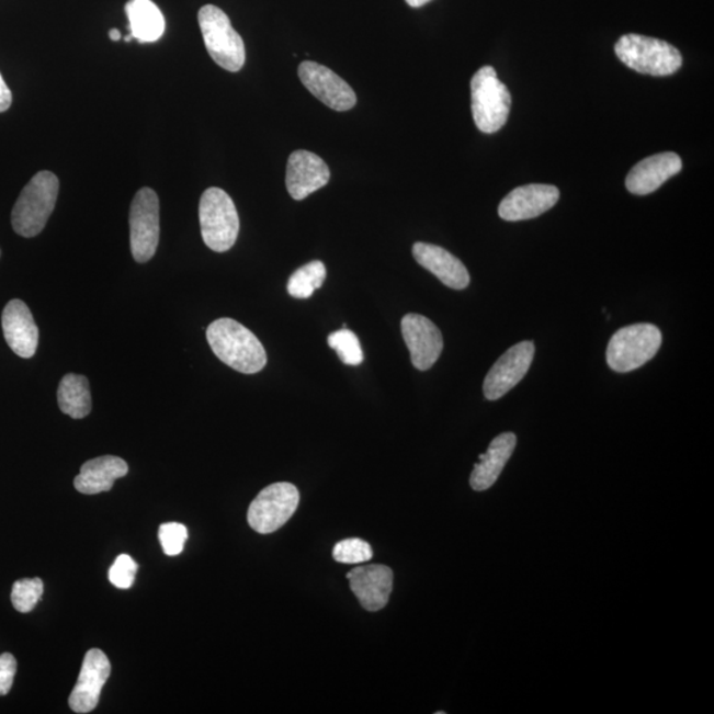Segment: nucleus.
<instances>
[{
    "instance_id": "obj_33",
    "label": "nucleus",
    "mask_w": 714,
    "mask_h": 714,
    "mask_svg": "<svg viewBox=\"0 0 714 714\" xmlns=\"http://www.w3.org/2000/svg\"><path fill=\"white\" fill-rule=\"evenodd\" d=\"M109 36H111V41L113 42H120L122 38L121 32L117 29L111 30V32H109Z\"/></svg>"
},
{
    "instance_id": "obj_15",
    "label": "nucleus",
    "mask_w": 714,
    "mask_h": 714,
    "mask_svg": "<svg viewBox=\"0 0 714 714\" xmlns=\"http://www.w3.org/2000/svg\"><path fill=\"white\" fill-rule=\"evenodd\" d=\"M331 172L325 160L310 151H294L288 158L286 186L294 201H304L330 182Z\"/></svg>"
},
{
    "instance_id": "obj_26",
    "label": "nucleus",
    "mask_w": 714,
    "mask_h": 714,
    "mask_svg": "<svg viewBox=\"0 0 714 714\" xmlns=\"http://www.w3.org/2000/svg\"><path fill=\"white\" fill-rule=\"evenodd\" d=\"M43 591L44 583L41 578H24V580H19L12 587V607L19 613L27 614L42 600Z\"/></svg>"
},
{
    "instance_id": "obj_31",
    "label": "nucleus",
    "mask_w": 714,
    "mask_h": 714,
    "mask_svg": "<svg viewBox=\"0 0 714 714\" xmlns=\"http://www.w3.org/2000/svg\"><path fill=\"white\" fill-rule=\"evenodd\" d=\"M12 104V93L8 83L3 80L2 75H0V113L9 111Z\"/></svg>"
},
{
    "instance_id": "obj_29",
    "label": "nucleus",
    "mask_w": 714,
    "mask_h": 714,
    "mask_svg": "<svg viewBox=\"0 0 714 714\" xmlns=\"http://www.w3.org/2000/svg\"><path fill=\"white\" fill-rule=\"evenodd\" d=\"M137 571L138 564L131 556L121 555L115 559L111 570H109V580H111L115 588L131 589Z\"/></svg>"
},
{
    "instance_id": "obj_25",
    "label": "nucleus",
    "mask_w": 714,
    "mask_h": 714,
    "mask_svg": "<svg viewBox=\"0 0 714 714\" xmlns=\"http://www.w3.org/2000/svg\"><path fill=\"white\" fill-rule=\"evenodd\" d=\"M328 345L336 350L338 356L347 365L358 366L363 363L364 353L359 339L349 328L330 333Z\"/></svg>"
},
{
    "instance_id": "obj_21",
    "label": "nucleus",
    "mask_w": 714,
    "mask_h": 714,
    "mask_svg": "<svg viewBox=\"0 0 714 714\" xmlns=\"http://www.w3.org/2000/svg\"><path fill=\"white\" fill-rule=\"evenodd\" d=\"M517 442V435L513 433L500 434L491 442L487 453L479 456L469 478L473 490L486 491L492 487L503 472L506 463L510 461Z\"/></svg>"
},
{
    "instance_id": "obj_7",
    "label": "nucleus",
    "mask_w": 714,
    "mask_h": 714,
    "mask_svg": "<svg viewBox=\"0 0 714 714\" xmlns=\"http://www.w3.org/2000/svg\"><path fill=\"white\" fill-rule=\"evenodd\" d=\"M658 327L639 324L621 328L611 337L607 359L611 370L620 373L641 369L660 350Z\"/></svg>"
},
{
    "instance_id": "obj_9",
    "label": "nucleus",
    "mask_w": 714,
    "mask_h": 714,
    "mask_svg": "<svg viewBox=\"0 0 714 714\" xmlns=\"http://www.w3.org/2000/svg\"><path fill=\"white\" fill-rule=\"evenodd\" d=\"M160 236L159 199L157 192L141 189L131 208V247L134 260L149 262L157 253Z\"/></svg>"
},
{
    "instance_id": "obj_32",
    "label": "nucleus",
    "mask_w": 714,
    "mask_h": 714,
    "mask_svg": "<svg viewBox=\"0 0 714 714\" xmlns=\"http://www.w3.org/2000/svg\"><path fill=\"white\" fill-rule=\"evenodd\" d=\"M405 2H407L410 5V8L418 9V8H422V5L429 2H432V0H405Z\"/></svg>"
},
{
    "instance_id": "obj_34",
    "label": "nucleus",
    "mask_w": 714,
    "mask_h": 714,
    "mask_svg": "<svg viewBox=\"0 0 714 714\" xmlns=\"http://www.w3.org/2000/svg\"><path fill=\"white\" fill-rule=\"evenodd\" d=\"M0 254H2V252H0Z\"/></svg>"
},
{
    "instance_id": "obj_4",
    "label": "nucleus",
    "mask_w": 714,
    "mask_h": 714,
    "mask_svg": "<svg viewBox=\"0 0 714 714\" xmlns=\"http://www.w3.org/2000/svg\"><path fill=\"white\" fill-rule=\"evenodd\" d=\"M202 236L205 246L217 253L228 252L240 231L236 205L227 192L212 186L204 192L199 205Z\"/></svg>"
},
{
    "instance_id": "obj_23",
    "label": "nucleus",
    "mask_w": 714,
    "mask_h": 714,
    "mask_svg": "<svg viewBox=\"0 0 714 714\" xmlns=\"http://www.w3.org/2000/svg\"><path fill=\"white\" fill-rule=\"evenodd\" d=\"M57 403L64 415L73 420L86 418L92 410V395L86 376L68 373L57 389Z\"/></svg>"
},
{
    "instance_id": "obj_27",
    "label": "nucleus",
    "mask_w": 714,
    "mask_h": 714,
    "mask_svg": "<svg viewBox=\"0 0 714 714\" xmlns=\"http://www.w3.org/2000/svg\"><path fill=\"white\" fill-rule=\"evenodd\" d=\"M373 556L371 545L362 539H347L333 548V558L340 564H363Z\"/></svg>"
},
{
    "instance_id": "obj_22",
    "label": "nucleus",
    "mask_w": 714,
    "mask_h": 714,
    "mask_svg": "<svg viewBox=\"0 0 714 714\" xmlns=\"http://www.w3.org/2000/svg\"><path fill=\"white\" fill-rule=\"evenodd\" d=\"M131 35L139 43L158 42L166 31L162 11L151 0H131L126 4Z\"/></svg>"
},
{
    "instance_id": "obj_2",
    "label": "nucleus",
    "mask_w": 714,
    "mask_h": 714,
    "mask_svg": "<svg viewBox=\"0 0 714 714\" xmlns=\"http://www.w3.org/2000/svg\"><path fill=\"white\" fill-rule=\"evenodd\" d=\"M60 183L54 172H37L24 186L12 209V228L19 236L35 237L42 234L56 207Z\"/></svg>"
},
{
    "instance_id": "obj_5",
    "label": "nucleus",
    "mask_w": 714,
    "mask_h": 714,
    "mask_svg": "<svg viewBox=\"0 0 714 714\" xmlns=\"http://www.w3.org/2000/svg\"><path fill=\"white\" fill-rule=\"evenodd\" d=\"M197 19L212 59L223 69L238 72L246 64V44L231 27L228 15L216 5L207 4L199 11Z\"/></svg>"
},
{
    "instance_id": "obj_28",
    "label": "nucleus",
    "mask_w": 714,
    "mask_h": 714,
    "mask_svg": "<svg viewBox=\"0 0 714 714\" xmlns=\"http://www.w3.org/2000/svg\"><path fill=\"white\" fill-rule=\"evenodd\" d=\"M189 539V531L180 523H166L160 525L159 542L167 556H178L184 549Z\"/></svg>"
},
{
    "instance_id": "obj_17",
    "label": "nucleus",
    "mask_w": 714,
    "mask_h": 714,
    "mask_svg": "<svg viewBox=\"0 0 714 714\" xmlns=\"http://www.w3.org/2000/svg\"><path fill=\"white\" fill-rule=\"evenodd\" d=\"M2 327L5 342L19 358L31 359L38 344V328L27 305L21 299H12L4 307Z\"/></svg>"
},
{
    "instance_id": "obj_30",
    "label": "nucleus",
    "mask_w": 714,
    "mask_h": 714,
    "mask_svg": "<svg viewBox=\"0 0 714 714\" xmlns=\"http://www.w3.org/2000/svg\"><path fill=\"white\" fill-rule=\"evenodd\" d=\"M16 659L9 653L0 655V696L11 691L16 675Z\"/></svg>"
},
{
    "instance_id": "obj_14",
    "label": "nucleus",
    "mask_w": 714,
    "mask_h": 714,
    "mask_svg": "<svg viewBox=\"0 0 714 714\" xmlns=\"http://www.w3.org/2000/svg\"><path fill=\"white\" fill-rule=\"evenodd\" d=\"M559 191L555 185L529 184L518 186L499 205V216L506 222H523L539 217L555 207Z\"/></svg>"
},
{
    "instance_id": "obj_12",
    "label": "nucleus",
    "mask_w": 714,
    "mask_h": 714,
    "mask_svg": "<svg viewBox=\"0 0 714 714\" xmlns=\"http://www.w3.org/2000/svg\"><path fill=\"white\" fill-rule=\"evenodd\" d=\"M401 331L415 369L418 371L432 369L443 351L440 328L423 315L408 314L401 320Z\"/></svg>"
},
{
    "instance_id": "obj_24",
    "label": "nucleus",
    "mask_w": 714,
    "mask_h": 714,
    "mask_svg": "<svg viewBox=\"0 0 714 714\" xmlns=\"http://www.w3.org/2000/svg\"><path fill=\"white\" fill-rule=\"evenodd\" d=\"M327 270L324 262L313 261L295 270L287 283V292L297 299L310 298L324 285Z\"/></svg>"
},
{
    "instance_id": "obj_6",
    "label": "nucleus",
    "mask_w": 714,
    "mask_h": 714,
    "mask_svg": "<svg viewBox=\"0 0 714 714\" xmlns=\"http://www.w3.org/2000/svg\"><path fill=\"white\" fill-rule=\"evenodd\" d=\"M511 109L510 90L492 67L478 70L472 80V111L476 127L492 134L506 125Z\"/></svg>"
},
{
    "instance_id": "obj_8",
    "label": "nucleus",
    "mask_w": 714,
    "mask_h": 714,
    "mask_svg": "<svg viewBox=\"0 0 714 714\" xmlns=\"http://www.w3.org/2000/svg\"><path fill=\"white\" fill-rule=\"evenodd\" d=\"M299 505L298 488L292 484H274L257 495L248 511V523L256 532L269 535L292 519Z\"/></svg>"
},
{
    "instance_id": "obj_11",
    "label": "nucleus",
    "mask_w": 714,
    "mask_h": 714,
    "mask_svg": "<svg viewBox=\"0 0 714 714\" xmlns=\"http://www.w3.org/2000/svg\"><path fill=\"white\" fill-rule=\"evenodd\" d=\"M298 75L302 83L319 101L337 112L350 111L356 105V94L342 77L318 63L304 61Z\"/></svg>"
},
{
    "instance_id": "obj_10",
    "label": "nucleus",
    "mask_w": 714,
    "mask_h": 714,
    "mask_svg": "<svg viewBox=\"0 0 714 714\" xmlns=\"http://www.w3.org/2000/svg\"><path fill=\"white\" fill-rule=\"evenodd\" d=\"M533 356H535V344L530 340L511 347L505 355H501L485 378L484 394L487 400L497 401L517 387L529 373Z\"/></svg>"
},
{
    "instance_id": "obj_3",
    "label": "nucleus",
    "mask_w": 714,
    "mask_h": 714,
    "mask_svg": "<svg viewBox=\"0 0 714 714\" xmlns=\"http://www.w3.org/2000/svg\"><path fill=\"white\" fill-rule=\"evenodd\" d=\"M615 54L625 66L643 75L671 76L683 66V56L672 44L643 35L622 36Z\"/></svg>"
},
{
    "instance_id": "obj_13",
    "label": "nucleus",
    "mask_w": 714,
    "mask_h": 714,
    "mask_svg": "<svg viewBox=\"0 0 714 714\" xmlns=\"http://www.w3.org/2000/svg\"><path fill=\"white\" fill-rule=\"evenodd\" d=\"M111 672L112 665L105 653L99 648L89 649L82 661L79 680L69 696L70 710L81 714L95 710Z\"/></svg>"
},
{
    "instance_id": "obj_20",
    "label": "nucleus",
    "mask_w": 714,
    "mask_h": 714,
    "mask_svg": "<svg viewBox=\"0 0 714 714\" xmlns=\"http://www.w3.org/2000/svg\"><path fill=\"white\" fill-rule=\"evenodd\" d=\"M128 473L127 463L120 456L104 455L83 463L75 478V488L83 495H98L111 491L114 481Z\"/></svg>"
},
{
    "instance_id": "obj_18",
    "label": "nucleus",
    "mask_w": 714,
    "mask_h": 714,
    "mask_svg": "<svg viewBox=\"0 0 714 714\" xmlns=\"http://www.w3.org/2000/svg\"><path fill=\"white\" fill-rule=\"evenodd\" d=\"M683 169L678 154L661 152L656 156L643 159L634 166L626 179V186L634 195H648L659 190L667 182Z\"/></svg>"
},
{
    "instance_id": "obj_19",
    "label": "nucleus",
    "mask_w": 714,
    "mask_h": 714,
    "mask_svg": "<svg viewBox=\"0 0 714 714\" xmlns=\"http://www.w3.org/2000/svg\"><path fill=\"white\" fill-rule=\"evenodd\" d=\"M413 257L420 265L433 273L443 285L454 291H463L469 285L468 270L463 262L446 249L433 243L416 242Z\"/></svg>"
},
{
    "instance_id": "obj_16",
    "label": "nucleus",
    "mask_w": 714,
    "mask_h": 714,
    "mask_svg": "<svg viewBox=\"0 0 714 714\" xmlns=\"http://www.w3.org/2000/svg\"><path fill=\"white\" fill-rule=\"evenodd\" d=\"M352 593L365 610L378 611L387 607L394 589V571L385 565H364L349 575Z\"/></svg>"
},
{
    "instance_id": "obj_1",
    "label": "nucleus",
    "mask_w": 714,
    "mask_h": 714,
    "mask_svg": "<svg viewBox=\"0 0 714 714\" xmlns=\"http://www.w3.org/2000/svg\"><path fill=\"white\" fill-rule=\"evenodd\" d=\"M207 340L215 355L237 372L253 375L265 369L267 351L259 338L235 319L222 318L211 324Z\"/></svg>"
}]
</instances>
